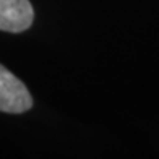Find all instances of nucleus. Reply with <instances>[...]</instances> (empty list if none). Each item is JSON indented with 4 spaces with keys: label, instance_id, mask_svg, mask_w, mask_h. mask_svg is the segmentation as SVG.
Returning a JSON list of instances; mask_svg holds the SVG:
<instances>
[{
    "label": "nucleus",
    "instance_id": "obj_1",
    "mask_svg": "<svg viewBox=\"0 0 159 159\" xmlns=\"http://www.w3.org/2000/svg\"><path fill=\"white\" fill-rule=\"evenodd\" d=\"M33 99L25 83L0 65V111L21 114L31 109Z\"/></svg>",
    "mask_w": 159,
    "mask_h": 159
},
{
    "label": "nucleus",
    "instance_id": "obj_2",
    "mask_svg": "<svg viewBox=\"0 0 159 159\" xmlns=\"http://www.w3.org/2000/svg\"><path fill=\"white\" fill-rule=\"evenodd\" d=\"M34 11L30 0H0V30L21 33L33 23Z\"/></svg>",
    "mask_w": 159,
    "mask_h": 159
}]
</instances>
